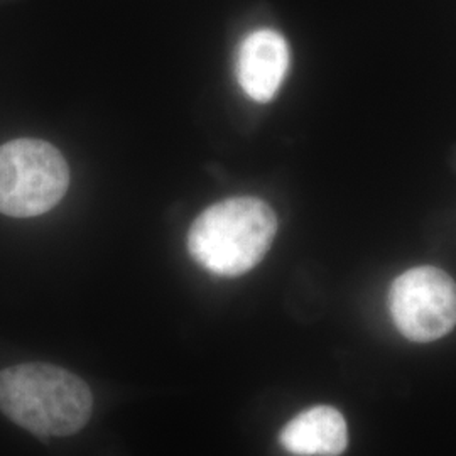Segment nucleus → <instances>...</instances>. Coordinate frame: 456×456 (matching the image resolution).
<instances>
[{"label":"nucleus","mask_w":456,"mask_h":456,"mask_svg":"<svg viewBox=\"0 0 456 456\" xmlns=\"http://www.w3.org/2000/svg\"><path fill=\"white\" fill-rule=\"evenodd\" d=\"M394 323L411 342H435L456 325V284L431 265L409 269L392 282Z\"/></svg>","instance_id":"nucleus-4"},{"label":"nucleus","mask_w":456,"mask_h":456,"mask_svg":"<svg viewBox=\"0 0 456 456\" xmlns=\"http://www.w3.org/2000/svg\"><path fill=\"white\" fill-rule=\"evenodd\" d=\"M69 169L46 141L16 139L0 146V213L31 218L53 210L65 196Z\"/></svg>","instance_id":"nucleus-3"},{"label":"nucleus","mask_w":456,"mask_h":456,"mask_svg":"<svg viewBox=\"0 0 456 456\" xmlns=\"http://www.w3.org/2000/svg\"><path fill=\"white\" fill-rule=\"evenodd\" d=\"M0 411L36 436H71L94 412L86 382L51 363H17L0 370Z\"/></svg>","instance_id":"nucleus-1"},{"label":"nucleus","mask_w":456,"mask_h":456,"mask_svg":"<svg viewBox=\"0 0 456 456\" xmlns=\"http://www.w3.org/2000/svg\"><path fill=\"white\" fill-rule=\"evenodd\" d=\"M279 441L294 455L338 456L348 444V429L342 412L330 406H316L286 424Z\"/></svg>","instance_id":"nucleus-6"},{"label":"nucleus","mask_w":456,"mask_h":456,"mask_svg":"<svg viewBox=\"0 0 456 456\" xmlns=\"http://www.w3.org/2000/svg\"><path fill=\"white\" fill-rule=\"evenodd\" d=\"M276 232V213L267 203L228 198L200 213L188 232V250L212 274L242 276L264 259Z\"/></svg>","instance_id":"nucleus-2"},{"label":"nucleus","mask_w":456,"mask_h":456,"mask_svg":"<svg viewBox=\"0 0 456 456\" xmlns=\"http://www.w3.org/2000/svg\"><path fill=\"white\" fill-rule=\"evenodd\" d=\"M289 68L286 39L273 29L248 34L237 58V78L245 94L256 102L276 97Z\"/></svg>","instance_id":"nucleus-5"}]
</instances>
